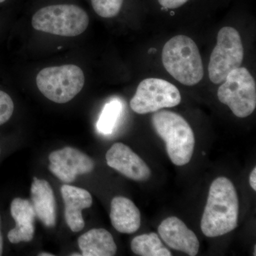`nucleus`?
I'll list each match as a JSON object with an SVG mask.
<instances>
[{
    "label": "nucleus",
    "instance_id": "obj_12",
    "mask_svg": "<svg viewBox=\"0 0 256 256\" xmlns=\"http://www.w3.org/2000/svg\"><path fill=\"white\" fill-rule=\"evenodd\" d=\"M64 202L66 222L73 232H79L85 226L82 210L92 206V194L87 190L72 185L64 184L60 188Z\"/></svg>",
    "mask_w": 256,
    "mask_h": 256
},
{
    "label": "nucleus",
    "instance_id": "obj_11",
    "mask_svg": "<svg viewBox=\"0 0 256 256\" xmlns=\"http://www.w3.org/2000/svg\"><path fill=\"white\" fill-rule=\"evenodd\" d=\"M158 232L165 244L171 248L190 256H195L200 250V242L196 234L178 217L171 216L162 222Z\"/></svg>",
    "mask_w": 256,
    "mask_h": 256
},
{
    "label": "nucleus",
    "instance_id": "obj_3",
    "mask_svg": "<svg viewBox=\"0 0 256 256\" xmlns=\"http://www.w3.org/2000/svg\"><path fill=\"white\" fill-rule=\"evenodd\" d=\"M152 124L164 141L172 162L176 166L188 164L194 150L195 137L188 121L176 112L158 110L152 117Z\"/></svg>",
    "mask_w": 256,
    "mask_h": 256
},
{
    "label": "nucleus",
    "instance_id": "obj_8",
    "mask_svg": "<svg viewBox=\"0 0 256 256\" xmlns=\"http://www.w3.org/2000/svg\"><path fill=\"white\" fill-rule=\"evenodd\" d=\"M181 100L180 90L172 84L163 79L150 78L140 82L130 104L134 112L143 114L175 107Z\"/></svg>",
    "mask_w": 256,
    "mask_h": 256
},
{
    "label": "nucleus",
    "instance_id": "obj_13",
    "mask_svg": "<svg viewBox=\"0 0 256 256\" xmlns=\"http://www.w3.org/2000/svg\"><path fill=\"white\" fill-rule=\"evenodd\" d=\"M11 214L16 226L8 233L12 244L31 242L34 236L36 214L31 202L22 198H15L11 203Z\"/></svg>",
    "mask_w": 256,
    "mask_h": 256
},
{
    "label": "nucleus",
    "instance_id": "obj_18",
    "mask_svg": "<svg viewBox=\"0 0 256 256\" xmlns=\"http://www.w3.org/2000/svg\"><path fill=\"white\" fill-rule=\"evenodd\" d=\"M122 109V104L117 99H114L106 104L98 120L97 128L99 132L102 134L112 133L120 116Z\"/></svg>",
    "mask_w": 256,
    "mask_h": 256
},
{
    "label": "nucleus",
    "instance_id": "obj_4",
    "mask_svg": "<svg viewBox=\"0 0 256 256\" xmlns=\"http://www.w3.org/2000/svg\"><path fill=\"white\" fill-rule=\"evenodd\" d=\"M89 16L82 6L58 3L43 6L32 16V25L37 31L62 36H76L87 30Z\"/></svg>",
    "mask_w": 256,
    "mask_h": 256
},
{
    "label": "nucleus",
    "instance_id": "obj_6",
    "mask_svg": "<svg viewBox=\"0 0 256 256\" xmlns=\"http://www.w3.org/2000/svg\"><path fill=\"white\" fill-rule=\"evenodd\" d=\"M218 89V100L228 106L236 117L246 118L256 108V84L254 77L244 67L228 74Z\"/></svg>",
    "mask_w": 256,
    "mask_h": 256
},
{
    "label": "nucleus",
    "instance_id": "obj_1",
    "mask_svg": "<svg viewBox=\"0 0 256 256\" xmlns=\"http://www.w3.org/2000/svg\"><path fill=\"white\" fill-rule=\"evenodd\" d=\"M239 204L234 184L220 176L210 185L201 220V229L206 236L214 238L232 232L238 225Z\"/></svg>",
    "mask_w": 256,
    "mask_h": 256
},
{
    "label": "nucleus",
    "instance_id": "obj_14",
    "mask_svg": "<svg viewBox=\"0 0 256 256\" xmlns=\"http://www.w3.org/2000/svg\"><path fill=\"white\" fill-rule=\"evenodd\" d=\"M31 203L36 216L48 228L56 224V206L54 191L44 180L34 178L31 186Z\"/></svg>",
    "mask_w": 256,
    "mask_h": 256
},
{
    "label": "nucleus",
    "instance_id": "obj_2",
    "mask_svg": "<svg viewBox=\"0 0 256 256\" xmlns=\"http://www.w3.org/2000/svg\"><path fill=\"white\" fill-rule=\"evenodd\" d=\"M162 62L166 72L183 85L192 86L203 78L201 54L190 37L178 35L170 38L163 47Z\"/></svg>",
    "mask_w": 256,
    "mask_h": 256
},
{
    "label": "nucleus",
    "instance_id": "obj_7",
    "mask_svg": "<svg viewBox=\"0 0 256 256\" xmlns=\"http://www.w3.org/2000/svg\"><path fill=\"white\" fill-rule=\"evenodd\" d=\"M244 56V46L239 32L230 26L220 28L208 64L210 82L215 84L223 82L230 72L240 67Z\"/></svg>",
    "mask_w": 256,
    "mask_h": 256
},
{
    "label": "nucleus",
    "instance_id": "obj_21",
    "mask_svg": "<svg viewBox=\"0 0 256 256\" xmlns=\"http://www.w3.org/2000/svg\"><path fill=\"white\" fill-rule=\"evenodd\" d=\"M188 0H158L160 4L165 9H176L182 6Z\"/></svg>",
    "mask_w": 256,
    "mask_h": 256
},
{
    "label": "nucleus",
    "instance_id": "obj_5",
    "mask_svg": "<svg viewBox=\"0 0 256 256\" xmlns=\"http://www.w3.org/2000/svg\"><path fill=\"white\" fill-rule=\"evenodd\" d=\"M40 92L56 104H66L82 92L85 84L82 69L74 64L47 67L37 74Z\"/></svg>",
    "mask_w": 256,
    "mask_h": 256
},
{
    "label": "nucleus",
    "instance_id": "obj_15",
    "mask_svg": "<svg viewBox=\"0 0 256 256\" xmlns=\"http://www.w3.org/2000/svg\"><path fill=\"white\" fill-rule=\"evenodd\" d=\"M111 223L120 233L131 234L140 227L141 216L140 210L129 198L116 196L110 204Z\"/></svg>",
    "mask_w": 256,
    "mask_h": 256
},
{
    "label": "nucleus",
    "instance_id": "obj_22",
    "mask_svg": "<svg viewBox=\"0 0 256 256\" xmlns=\"http://www.w3.org/2000/svg\"><path fill=\"white\" fill-rule=\"evenodd\" d=\"M249 183H250V186L254 191L256 190V168L252 170V173L249 176Z\"/></svg>",
    "mask_w": 256,
    "mask_h": 256
},
{
    "label": "nucleus",
    "instance_id": "obj_25",
    "mask_svg": "<svg viewBox=\"0 0 256 256\" xmlns=\"http://www.w3.org/2000/svg\"><path fill=\"white\" fill-rule=\"evenodd\" d=\"M6 0H0V4H1V3H4V2H6Z\"/></svg>",
    "mask_w": 256,
    "mask_h": 256
},
{
    "label": "nucleus",
    "instance_id": "obj_9",
    "mask_svg": "<svg viewBox=\"0 0 256 256\" xmlns=\"http://www.w3.org/2000/svg\"><path fill=\"white\" fill-rule=\"evenodd\" d=\"M48 169L64 183L74 182L78 175L88 174L94 169V160L82 151L66 146L48 156Z\"/></svg>",
    "mask_w": 256,
    "mask_h": 256
},
{
    "label": "nucleus",
    "instance_id": "obj_10",
    "mask_svg": "<svg viewBox=\"0 0 256 256\" xmlns=\"http://www.w3.org/2000/svg\"><path fill=\"white\" fill-rule=\"evenodd\" d=\"M106 159L110 168L130 180L146 181L150 178L151 171L146 162L124 143H116L111 146Z\"/></svg>",
    "mask_w": 256,
    "mask_h": 256
},
{
    "label": "nucleus",
    "instance_id": "obj_16",
    "mask_svg": "<svg viewBox=\"0 0 256 256\" xmlns=\"http://www.w3.org/2000/svg\"><path fill=\"white\" fill-rule=\"evenodd\" d=\"M82 256H112L117 246L110 232L104 228H94L82 234L78 239Z\"/></svg>",
    "mask_w": 256,
    "mask_h": 256
},
{
    "label": "nucleus",
    "instance_id": "obj_24",
    "mask_svg": "<svg viewBox=\"0 0 256 256\" xmlns=\"http://www.w3.org/2000/svg\"><path fill=\"white\" fill-rule=\"evenodd\" d=\"M40 256H54V254H48V252H41V254H38Z\"/></svg>",
    "mask_w": 256,
    "mask_h": 256
},
{
    "label": "nucleus",
    "instance_id": "obj_23",
    "mask_svg": "<svg viewBox=\"0 0 256 256\" xmlns=\"http://www.w3.org/2000/svg\"><path fill=\"white\" fill-rule=\"evenodd\" d=\"M3 252V237L1 232V220H0V256L2 255Z\"/></svg>",
    "mask_w": 256,
    "mask_h": 256
},
{
    "label": "nucleus",
    "instance_id": "obj_19",
    "mask_svg": "<svg viewBox=\"0 0 256 256\" xmlns=\"http://www.w3.org/2000/svg\"><path fill=\"white\" fill-rule=\"evenodd\" d=\"M92 9L101 18L117 16L122 9L124 0H90Z\"/></svg>",
    "mask_w": 256,
    "mask_h": 256
},
{
    "label": "nucleus",
    "instance_id": "obj_17",
    "mask_svg": "<svg viewBox=\"0 0 256 256\" xmlns=\"http://www.w3.org/2000/svg\"><path fill=\"white\" fill-rule=\"evenodd\" d=\"M131 249L140 256H171V252L164 246L156 233L142 234L132 239Z\"/></svg>",
    "mask_w": 256,
    "mask_h": 256
},
{
    "label": "nucleus",
    "instance_id": "obj_20",
    "mask_svg": "<svg viewBox=\"0 0 256 256\" xmlns=\"http://www.w3.org/2000/svg\"><path fill=\"white\" fill-rule=\"evenodd\" d=\"M14 112V102L6 92L0 90V126L8 122Z\"/></svg>",
    "mask_w": 256,
    "mask_h": 256
}]
</instances>
